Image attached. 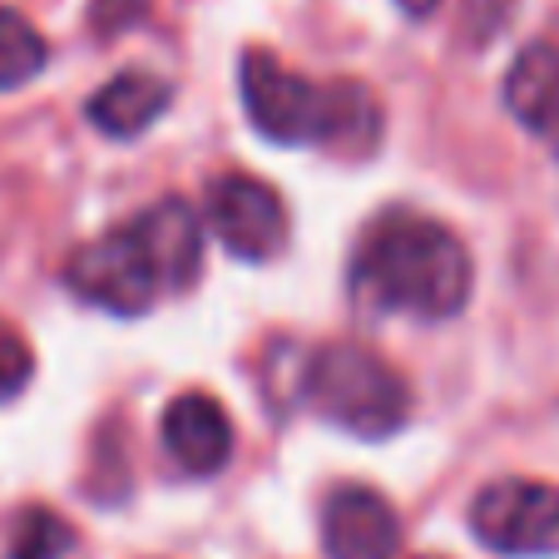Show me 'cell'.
<instances>
[{
	"label": "cell",
	"instance_id": "obj_1",
	"mask_svg": "<svg viewBox=\"0 0 559 559\" xmlns=\"http://www.w3.org/2000/svg\"><path fill=\"white\" fill-rule=\"evenodd\" d=\"M347 283L352 297L371 312L445 322L471 302L475 267L465 243L441 218H426L416 209H386L361 228Z\"/></svg>",
	"mask_w": 559,
	"mask_h": 559
},
{
	"label": "cell",
	"instance_id": "obj_2",
	"mask_svg": "<svg viewBox=\"0 0 559 559\" xmlns=\"http://www.w3.org/2000/svg\"><path fill=\"white\" fill-rule=\"evenodd\" d=\"M238 95L253 129L273 144H322L357 158L381 144V105L361 80L312 85L277 55L248 50L238 60Z\"/></svg>",
	"mask_w": 559,
	"mask_h": 559
},
{
	"label": "cell",
	"instance_id": "obj_3",
	"mask_svg": "<svg viewBox=\"0 0 559 559\" xmlns=\"http://www.w3.org/2000/svg\"><path fill=\"white\" fill-rule=\"evenodd\" d=\"M302 396L322 421L357 441H386L412 421V386L361 342H328L307 357Z\"/></svg>",
	"mask_w": 559,
	"mask_h": 559
},
{
	"label": "cell",
	"instance_id": "obj_4",
	"mask_svg": "<svg viewBox=\"0 0 559 559\" xmlns=\"http://www.w3.org/2000/svg\"><path fill=\"white\" fill-rule=\"evenodd\" d=\"M64 287L109 317H144L164 297V273H158V258L148 248L144 228L129 218L124 228L74 248L70 263H64Z\"/></svg>",
	"mask_w": 559,
	"mask_h": 559
},
{
	"label": "cell",
	"instance_id": "obj_5",
	"mask_svg": "<svg viewBox=\"0 0 559 559\" xmlns=\"http://www.w3.org/2000/svg\"><path fill=\"white\" fill-rule=\"evenodd\" d=\"M471 535L510 559L559 555V490L545 480L506 475L471 500Z\"/></svg>",
	"mask_w": 559,
	"mask_h": 559
},
{
	"label": "cell",
	"instance_id": "obj_6",
	"mask_svg": "<svg viewBox=\"0 0 559 559\" xmlns=\"http://www.w3.org/2000/svg\"><path fill=\"white\" fill-rule=\"evenodd\" d=\"M203 213H209V228L218 233V243L243 263H267L287 243V203L258 174H218L203 193Z\"/></svg>",
	"mask_w": 559,
	"mask_h": 559
},
{
	"label": "cell",
	"instance_id": "obj_7",
	"mask_svg": "<svg viewBox=\"0 0 559 559\" xmlns=\"http://www.w3.org/2000/svg\"><path fill=\"white\" fill-rule=\"evenodd\" d=\"M402 520L371 486H337L322 506V549L328 559H396Z\"/></svg>",
	"mask_w": 559,
	"mask_h": 559
},
{
	"label": "cell",
	"instance_id": "obj_8",
	"mask_svg": "<svg viewBox=\"0 0 559 559\" xmlns=\"http://www.w3.org/2000/svg\"><path fill=\"white\" fill-rule=\"evenodd\" d=\"M164 451L189 475H218L233 461V421L209 391H183L164 406Z\"/></svg>",
	"mask_w": 559,
	"mask_h": 559
},
{
	"label": "cell",
	"instance_id": "obj_9",
	"mask_svg": "<svg viewBox=\"0 0 559 559\" xmlns=\"http://www.w3.org/2000/svg\"><path fill=\"white\" fill-rule=\"evenodd\" d=\"M500 99L515 115V124L535 139H559V45L530 40L510 60Z\"/></svg>",
	"mask_w": 559,
	"mask_h": 559
},
{
	"label": "cell",
	"instance_id": "obj_10",
	"mask_svg": "<svg viewBox=\"0 0 559 559\" xmlns=\"http://www.w3.org/2000/svg\"><path fill=\"white\" fill-rule=\"evenodd\" d=\"M169 105H174V85L164 74L119 70L115 80H105V85L85 99V119L105 139H139L148 124H158V115Z\"/></svg>",
	"mask_w": 559,
	"mask_h": 559
},
{
	"label": "cell",
	"instance_id": "obj_11",
	"mask_svg": "<svg viewBox=\"0 0 559 559\" xmlns=\"http://www.w3.org/2000/svg\"><path fill=\"white\" fill-rule=\"evenodd\" d=\"M134 223L144 228L148 248L158 258L164 293H189L203 273V223L193 213V203H183V199L148 203L144 213H134Z\"/></svg>",
	"mask_w": 559,
	"mask_h": 559
},
{
	"label": "cell",
	"instance_id": "obj_12",
	"mask_svg": "<svg viewBox=\"0 0 559 559\" xmlns=\"http://www.w3.org/2000/svg\"><path fill=\"white\" fill-rule=\"evenodd\" d=\"M50 64V45L45 35L25 21L21 11L0 5V90H21Z\"/></svg>",
	"mask_w": 559,
	"mask_h": 559
},
{
	"label": "cell",
	"instance_id": "obj_13",
	"mask_svg": "<svg viewBox=\"0 0 559 559\" xmlns=\"http://www.w3.org/2000/svg\"><path fill=\"white\" fill-rule=\"evenodd\" d=\"M70 549H74V530L64 525L55 510L31 506V510H21V515H15L5 559H64Z\"/></svg>",
	"mask_w": 559,
	"mask_h": 559
},
{
	"label": "cell",
	"instance_id": "obj_14",
	"mask_svg": "<svg viewBox=\"0 0 559 559\" xmlns=\"http://www.w3.org/2000/svg\"><path fill=\"white\" fill-rule=\"evenodd\" d=\"M31 377H35V357L25 347V337L11 328H0V402L21 396L31 386Z\"/></svg>",
	"mask_w": 559,
	"mask_h": 559
},
{
	"label": "cell",
	"instance_id": "obj_15",
	"mask_svg": "<svg viewBox=\"0 0 559 559\" xmlns=\"http://www.w3.org/2000/svg\"><path fill=\"white\" fill-rule=\"evenodd\" d=\"M144 15H148V0H90V31H95L99 40L134 31Z\"/></svg>",
	"mask_w": 559,
	"mask_h": 559
},
{
	"label": "cell",
	"instance_id": "obj_16",
	"mask_svg": "<svg viewBox=\"0 0 559 559\" xmlns=\"http://www.w3.org/2000/svg\"><path fill=\"white\" fill-rule=\"evenodd\" d=\"M396 5H402V15H412V21H426V15H436L441 0H396Z\"/></svg>",
	"mask_w": 559,
	"mask_h": 559
},
{
	"label": "cell",
	"instance_id": "obj_17",
	"mask_svg": "<svg viewBox=\"0 0 559 559\" xmlns=\"http://www.w3.org/2000/svg\"><path fill=\"white\" fill-rule=\"evenodd\" d=\"M416 559H445V555H416Z\"/></svg>",
	"mask_w": 559,
	"mask_h": 559
}]
</instances>
